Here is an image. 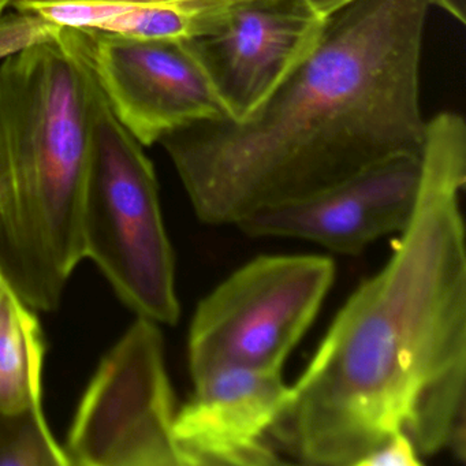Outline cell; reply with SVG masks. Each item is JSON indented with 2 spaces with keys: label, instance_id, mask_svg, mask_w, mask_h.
Returning a JSON list of instances; mask_svg holds the SVG:
<instances>
[{
  "label": "cell",
  "instance_id": "cell-9",
  "mask_svg": "<svg viewBox=\"0 0 466 466\" xmlns=\"http://www.w3.org/2000/svg\"><path fill=\"white\" fill-rule=\"evenodd\" d=\"M420 155L386 160L329 189L253 212L237 223L249 237L302 239L359 255L410 222L419 198Z\"/></svg>",
  "mask_w": 466,
  "mask_h": 466
},
{
  "label": "cell",
  "instance_id": "cell-1",
  "mask_svg": "<svg viewBox=\"0 0 466 466\" xmlns=\"http://www.w3.org/2000/svg\"><path fill=\"white\" fill-rule=\"evenodd\" d=\"M419 198L386 266L340 308L269 436L307 465L357 466L398 432L466 455V124H425Z\"/></svg>",
  "mask_w": 466,
  "mask_h": 466
},
{
  "label": "cell",
  "instance_id": "cell-17",
  "mask_svg": "<svg viewBox=\"0 0 466 466\" xmlns=\"http://www.w3.org/2000/svg\"><path fill=\"white\" fill-rule=\"evenodd\" d=\"M307 5L308 9L320 18L326 21L331 17L334 13L339 12L343 7L353 4L354 0H302Z\"/></svg>",
  "mask_w": 466,
  "mask_h": 466
},
{
  "label": "cell",
  "instance_id": "cell-6",
  "mask_svg": "<svg viewBox=\"0 0 466 466\" xmlns=\"http://www.w3.org/2000/svg\"><path fill=\"white\" fill-rule=\"evenodd\" d=\"M176 413L162 332L138 316L81 400L64 449L69 466H184Z\"/></svg>",
  "mask_w": 466,
  "mask_h": 466
},
{
  "label": "cell",
  "instance_id": "cell-4",
  "mask_svg": "<svg viewBox=\"0 0 466 466\" xmlns=\"http://www.w3.org/2000/svg\"><path fill=\"white\" fill-rule=\"evenodd\" d=\"M81 234L84 256L96 263L130 309L157 324L178 321L176 258L154 166L97 84Z\"/></svg>",
  "mask_w": 466,
  "mask_h": 466
},
{
  "label": "cell",
  "instance_id": "cell-18",
  "mask_svg": "<svg viewBox=\"0 0 466 466\" xmlns=\"http://www.w3.org/2000/svg\"><path fill=\"white\" fill-rule=\"evenodd\" d=\"M431 6H438L460 24H465V0H430Z\"/></svg>",
  "mask_w": 466,
  "mask_h": 466
},
{
  "label": "cell",
  "instance_id": "cell-15",
  "mask_svg": "<svg viewBox=\"0 0 466 466\" xmlns=\"http://www.w3.org/2000/svg\"><path fill=\"white\" fill-rule=\"evenodd\" d=\"M422 461L410 436L394 433L362 458L357 466H421Z\"/></svg>",
  "mask_w": 466,
  "mask_h": 466
},
{
  "label": "cell",
  "instance_id": "cell-10",
  "mask_svg": "<svg viewBox=\"0 0 466 466\" xmlns=\"http://www.w3.org/2000/svg\"><path fill=\"white\" fill-rule=\"evenodd\" d=\"M192 380L195 391L173 425L184 466L282 463L267 439L290 400L282 370L228 365Z\"/></svg>",
  "mask_w": 466,
  "mask_h": 466
},
{
  "label": "cell",
  "instance_id": "cell-11",
  "mask_svg": "<svg viewBox=\"0 0 466 466\" xmlns=\"http://www.w3.org/2000/svg\"><path fill=\"white\" fill-rule=\"evenodd\" d=\"M234 2L97 4L65 2L31 7L59 26L137 40H189L206 34ZM25 10V9H24Z\"/></svg>",
  "mask_w": 466,
  "mask_h": 466
},
{
  "label": "cell",
  "instance_id": "cell-5",
  "mask_svg": "<svg viewBox=\"0 0 466 466\" xmlns=\"http://www.w3.org/2000/svg\"><path fill=\"white\" fill-rule=\"evenodd\" d=\"M334 279V261L321 255L258 256L239 267L193 316L192 379L228 365L282 370Z\"/></svg>",
  "mask_w": 466,
  "mask_h": 466
},
{
  "label": "cell",
  "instance_id": "cell-12",
  "mask_svg": "<svg viewBox=\"0 0 466 466\" xmlns=\"http://www.w3.org/2000/svg\"><path fill=\"white\" fill-rule=\"evenodd\" d=\"M45 351L34 309L0 280V408L42 403Z\"/></svg>",
  "mask_w": 466,
  "mask_h": 466
},
{
  "label": "cell",
  "instance_id": "cell-3",
  "mask_svg": "<svg viewBox=\"0 0 466 466\" xmlns=\"http://www.w3.org/2000/svg\"><path fill=\"white\" fill-rule=\"evenodd\" d=\"M95 91L91 73L58 39L0 65V248L7 286L34 309H56L86 258Z\"/></svg>",
  "mask_w": 466,
  "mask_h": 466
},
{
  "label": "cell",
  "instance_id": "cell-16",
  "mask_svg": "<svg viewBox=\"0 0 466 466\" xmlns=\"http://www.w3.org/2000/svg\"><path fill=\"white\" fill-rule=\"evenodd\" d=\"M65 2H97V4H187V2H238V0H12L15 10L31 9L42 5L65 4Z\"/></svg>",
  "mask_w": 466,
  "mask_h": 466
},
{
  "label": "cell",
  "instance_id": "cell-7",
  "mask_svg": "<svg viewBox=\"0 0 466 466\" xmlns=\"http://www.w3.org/2000/svg\"><path fill=\"white\" fill-rule=\"evenodd\" d=\"M58 42L88 69L143 147L198 122L228 119L190 39H127L61 26Z\"/></svg>",
  "mask_w": 466,
  "mask_h": 466
},
{
  "label": "cell",
  "instance_id": "cell-14",
  "mask_svg": "<svg viewBox=\"0 0 466 466\" xmlns=\"http://www.w3.org/2000/svg\"><path fill=\"white\" fill-rule=\"evenodd\" d=\"M61 26L32 9L15 10L0 17V61L28 48L58 39Z\"/></svg>",
  "mask_w": 466,
  "mask_h": 466
},
{
  "label": "cell",
  "instance_id": "cell-13",
  "mask_svg": "<svg viewBox=\"0 0 466 466\" xmlns=\"http://www.w3.org/2000/svg\"><path fill=\"white\" fill-rule=\"evenodd\" d=\"M0 466H69L46 421L42 403L0 408Z\"/></svg>",
  "mask_w": 466,
  "mask_h": 466
},
{
  "label": "cell",
  "instance_id": "cell-19",
  "mask_svg": "<svg viewBox=\"0 0 466 466\" xmlns=\"http://www.w3.org/2000/svg\"><path fill=\"white\" fill-rule=\"evenodd\" d=\"M10 2H12V0H0V17L4 15L5 10L10 7Z\"/></svg>",
  "mask_w": 466,
  "mask_h": 466
},
{
  "label": "cell",
  "instance_id": "cell-2",
  "mask_svg": "<svg viewBox=\"0 0 466 466\" xmlns=\"http://www.w3.org/2000/svg\"><path fill=\"white\" fill-rule=\"evenodd\" d=\"M430 7V0H354L327 18L309 56L252 116L163 137L196 217L236 226L386 160L421 155Z\"/></svg>",
  "mask_w": 466,
  "mask_h": 466
},
{
  "label": "cell",
  "instance_id": "cell-8",
  "mask_svg": "<svg viewBox=\"0 0 466 466\" xmlns=\"http://www.w3.org/2000/svg\"><path fill=\"white\" fill-rule=\"evenodd\" d=\"M324 23L302 0H238L190 39L228 119L260 108L312 53Z\"/></svg>",
  "mask_w": 466,
  "mask_h": 466
}]
</instances>
